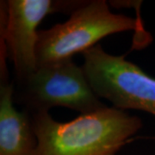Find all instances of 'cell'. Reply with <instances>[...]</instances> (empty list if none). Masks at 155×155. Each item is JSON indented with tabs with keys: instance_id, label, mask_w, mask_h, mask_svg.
Segmentation results:
<instances>
[{
	"instance_id": "52a82bcc",
	"label": "cell",
	"mask_w": 155,
	"mask_h": 155,
	"mask_svg": "<svg viewBox=\"0 0 155 155\" xmlns=\"http://www.w3.org/2000/svg\"><path fill=\"white\" fill-rule=\"evenodd\" d=\"M151 139H153V140H155V136H153V137H150Z\"/></svg>"
},
{
	"instance_id": "5b68a950",
	"label": "cell",
	"mask_w": 155,
	"mask_h": 155,
	"mask_svg": "<svg viewBox=\"0 0 155 155\" xmlns=\"http://www.w3.org/2000/svg\"><path fill=\"white\" fill-rule=\"evenodd\" d=\"M85 1L9 0L0 4V34L5 39L8 58L14 65L16 80L37 68L39 24L48 15H72Z\"/></svg>"
},
{
	"instance_id": "7a4b0ae2",
	"label": "cell",
	"mask_w": 155,
	"mask_h": 155,
	"mask_svg": "<svg viewBox=\"0 0 155 155\" xmlns=\"http://www.w3.org/2000/svg\"><path fill=\"white\" fill-rule=\"evenodd\" d=\"M143 30L141 20L110 11L105 0L85 1L68 20L39 30L37 67L72 59L113 34Z\"/></svg>"
},
{
	"instance_id": "277c9868",
	"label": "cell",
	"mask_w": 155,
	"mask_h": 155,
	"mask_svg": "<svg viewBox=\"0 0 155 155\" xmlns=\"http://www.w3.org/2000/svg\"><path fill=\"white\" fill-rule=\"evenodd\" d=\"M82 54L85 76L99 98L122 110H136L155 116V78L124 56L108 54L99 44Z\"/></svg>"
},
{
	"instance_id": "3957f363",
	"label": "cell",
	"mask_w": 155,
	"mask_h": 155,
	"mask_svg": "<svg viewBox=\"0 0 155 155\" xmlns=\"http://www.w3.org/2000/svg\"><path fill=\"white\" fill-rule=\"evenodd\" d=\"M14 103L30 115L55 107L87 114L106 106L91 87L83 67L72 59L38 66L35 72L16 80Z\"/></svg>"
},
{
	"instance_id": "6da1fadb",
	"label": "cell",
	"mask_w": 155,
	"mask_h": 155,
	"mask_svg": "<svg viewBox=\"0 0 155 155\" xmlns=\"http://www.w3.org/2000/svg\"><path fill=\"white\" fill-rule=\"evenodd\" d=\"M30 116L38 140L37 155H116L143 125L140 117L113 106L66 122L54 120L49 112Z\"/></svg>"
},
{
	"instance_id": "8992f818",
	"label": "cell",
	"mask_w": 155,
	"mask_h": 155,
	"mask_svg": "<svg viewBox=\"0 0 155 155\" xmlns=\"http://www.w3.org/2000/svg\"><path fill=\"white\" fill-rule=\"evenodd\" d=\"M14 83L0 85V155H37L32 116L14 107Z\"/></svg>"
}]
</instances>
